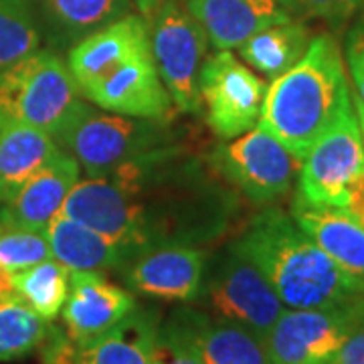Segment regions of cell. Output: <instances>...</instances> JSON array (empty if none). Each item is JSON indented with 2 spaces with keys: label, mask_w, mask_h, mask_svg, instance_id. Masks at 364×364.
Here are the masks:
<instances>
[{
  "label": "cell",
  "mask_w": 364,
  "mask_h": 364,
  "mask_svg": "<svg viewBox=\"0 0 364 364\" xmlns=\"http://www.w3.org/2000/svg\"><path fill=\"white\" fill-rule=\"evenodd\" d=\"M55 259L69 272H105L126 265L114 241L83 223L57 215L45 229Z\"/></svg>",
  "instance_id": "cell-21"
},
{
  "label": "cell",
  "mask_w": 364,
  "mask_h": 364,
  "mask_svg": "<svg viewBox=\"0 0 364 364\" xmlns=\"http://www.w3.org/2000/svg\"><path fill=\"white\" fill-rule=\"evenodd\" d=\"M186 6L217 51L239 49L255 33L294 18L277 0H186Z\"/></svg>",
  "instance_id": "cell-16"
},
{
  "label": "cell",
  "mask_w": 364,
  "mask_h": 364,
  "mask_svg": "<svg viewBox=\"0 0 364 364\" xmlns=\"http://www.w3.org/2000/svg\"><path fill=\"white\" fill-rule=\"evenodd\" d=\"M198 298L210 316L243 326L263 340L287 310L265 275L231 243L207 261Z\"/></svg>",
  "instance_id": "cell-8"
},
{
  "label": "cell",
  "mask_w": 364,
  "mask_h": 364,
  "mask_svg": "<svg viewBox=\"0 0 364 364\" xmlns=\"http://www.w3.org/2000/svg\"><path fill=\"white\" fill-rule=\"evenodd\" d=\"M352 105V87L338 43L332 35H316L304 57L273 79L261 105V130L272 134L296 158Z\"/></svg>",
  "instance_id": "cell-4"
},
{
  "label": "cell",
  "mask_w": 364,
  "mask_h": 364,
  "mask_svg": "<svg viewBox=\"0 0 364 364\" xmlns=\"http://www.w3.org/2000/svg\"><path fill=\"white\" fill-rule=\"evenodd\" d=\"M203 364H272L265 342L243 326L210 314L181 308L172 314Z\"/></svg>",
  "instance_id": "cell-17"
},
{
  "label": "cell",
  "mask_w": 364,
  "mask_h": 364,
  "mask_svg": "<svg viewBox=\"0 0 364 364\" xmlns=\"http://www.w3.org/2000/svg\"><path fill=\"white\" fill-rule=\"evenodd\" d=\"M186 138L188 134L176 128L170 117L122 116L85 105L59 136V144L87 176H100L142 154L186 144Z\"/></svg>",
  "instance_id": "cell-6"
},
{
  "label": "cell",
  "mask_w": 364,
  "mask_h": 364,
  "mask_svg": "<svg viewBox=\"0 0 364 364\" xmlns=\"http://www.w3.org/2000/svg\"><path fill=\"white\" fill-rule=\"evenodd\" d=\"M344 65L352 81V95L364 105V18L356 21L344 37Z\"/></svg>",
  "instance_id": "cell-29"
},
{
  "label": "cell",
  "mask_w": 364,
  "mask_h": 364,
  "mask_svg": "<svg viewBox=\"0 0 364 364\" xmlns=\"http://www.w3.org/2000/svg\"><path fill=\"white\" fill-rule=\"evenodd\" d=\"M41 39L31 0H0V71L39 51Z\"/></svg>",
  "instance_id": "cell-26"
},
{
  "label": "cell",
  "mask_w": 364,
  "mask_h": 364,
  "mask_svg": "<svg viewBox=\"0 0 364 364\" xmlns=\"http://www.w3.org/2000/svg\"><path fill=\"white\" fill-rule=\"evenodd\" d=\"M277 2H279V4H284L289 13H294V0H277Z\"/></svg>",
  "instance_id": "cell-35"
},
{
  "label": "cell",
  "mask_w": 364,
  "mask_h": 364,
  "mask_svg": "<svg viewBox=\"0 0 364 364\" xmlns=\"http://www.w3.org/2000/svg\"><path fill=\"white\" fill-rule=\"evenodd\" d=\"M51 326L18 296L0 299V363L39 350Z\"/></svg>",
  "instance_id": "cell-25"
},
{
  "label": "cell",
  "mask_w": 364,
  "mask_h": 364,
  "mask_svg": "<svg viewBox=\"0 0 364 364\" xmlns=\"http://www.w3.org/2000/svg\"><path fill=\"white\" fill-rule=\"evenodd\" d=\"M289 215L342 272L364 286V227L346 208L291 205Z\"/></svg>",
  "instance_id": "cell-18"
},
{
  "label": "cell",
  "mask_w": 364,
  "mask_h": 364,
  "mask_svg": "<svg viewBox=\"0 0 364 364\" xmlns=\"http://www.w3.org/2000/svg\"><path fill=\"white\" fill-rule=\"evenodd\" d=\"M67 67L81 95L105 112L172 117L174 102L158 75L144 16L126 14L75 43Z\"/></svg>",
  "instance_id": "cell-2"
},
{
  "label": "cell",
  "mask_w": 364,
  "mask_h": 364,
  "mask_svg": "<svg viewBox=\"0 0 364 364\" xmlns=\"http://www.w3.org/2000/svg\"><path fill=\"white\" fill-rule=\"evenodd\" d=\"M364 174V136L354 105L301 158L294 205L346 208L354 182Z\"/></svg>",
  "instance_id": "cell-7"
},
{
  "label": "cell",
  "mask_w": 364,
  "mask_h": 364,
  "mask_svg": "<svg viewBox=\"0 0 364 364\" xmlns=\"http://www.w3.org/2000/svg\"><path fill=\"white\" fill-rule=\"evenodd\" d=\"M69 286L71 272L55 257L14 273L16 296L47 322L61 314L69 296Z\"/></svg>",
  "instance_id": "cell-24"
},
{
  "label": "cell",
  "mask_w": 364,
  "mask_h": 364,
  "mask_svg": "<svg viewBox=\"0 0 364 364\" xmlns=\"http://www.w3.org/2000/svg\"><path fill=\"white\" fill-rule=\"evenodd\" d=\"M150 364H203L191 338L172 316L158 328Z\"/></svg>",
  "instance_id": "cell-28"
},
{
  "label": "cell",
  "mask_w": 364,
  "mask_h": 364,
  "mask_svg": "<svg viewBox=\"0 0 364 364\" xmlns=\"http://www.w3.org/2000/svg\"><path fill=\"white\" fill-rule=\"evenodd\" d=\"M59 215L105 235L130 263L150 249L215 243L237 221L239 193L181 144L79 178Z\"/></svg>",
  "instance_id": "cell-1"
},
{
  "label": "cell",
  "mask_w": 364,
  "mask_h": 364,
  "mask_svg": "<svg viewBox=\"0 0 364 364\" xmlns=\"http://www.w3.org/2000/svg\"><path fill=\"white\" fill-rule=\"evenodd\" d=\"M245 255L287 310H324L364 299V286L342 272L279 207L261 208L231 243Z\"/></svg>",
  "instance_id": "cell-3"
},
{
  "label": "cell",
  "mask_w": 364,
  "mask_h": 364,
  "mask_svg": "<svg viewBox=\"0 0 364 364\" xmlns=\"http://www.w3.org/2000/svg\"><path fill=\"white\" fill-rule=\"evenodd\" d=\"M364 320V299L324 310H286L265 348L272 364H340L344 344Z\"/></svg>",
  "instance_id": "cell-11"
},
{
  "label": "cell",
  "mask_w": 364,
  "mask_h": 364,
  "mask_svg": "<svg viewBox=\"0 0 364 364\" xmlns=\"http://www.w3.org/2000/svg\"><path fill=\"white\" fill-rule=\"evenodd\" d=\"M51 257L53 253L45 231L0 229V267L16 273Z\"/></svg>",
  "instance_id": "cell-27"
},
{
  "label": "cell",
  "mask_w": 364,
  "mask_h": 364,
  "mask_svg": "<svg viewBox=\"0 0 364 364\" xmlns=\"http://www.w3.org/2000/svg\"><path fill=\"white\" fill-rule=\"evenodd\" d=\"M310 41V28L291 18L255 33L239 47V53L247 65L257 69L265 77L275 79L298 63Z\"/></svg>",
  "instance_id": "cell-23"
},
{
  "label": "cell",
  "mask_w": 364,
  "mask_h": 364,
  "mask_svg": "<svg viewBox=\"0 0 364 364\" xmlns=\"http://www.w3.org/2000/svg\"><path fill=\"white\" fill-rule=\"evenodd\" d=\"M0 229H2V227H0Z\"/></svg>",
  "instance_id": "cell-36"
},
{
  "label": "cell",
  "mask_w": 364,
  "mask_h": 364,
  "mask_svg": "<svg viewBox=\"0 0 364 364\" xmlns=\"http://www.w3.org/2000/svg\"><path fill=\"white\" fill-rule=\"evenodd\" d=\"M364 6V0H294V13L342 25Z\"/></svg>",
  "instance_id": "cell-30"
},
{
  "label": "cell",
  "mask_w": 364,
  "mask_h": 364,
  "mask_svg": "<svg viewBox=\"0 0 364 364\" xmlns=\"http://www.w3.org/2000/svg\"><path fill=\"white\" fill-rule=\"evenodd\" d=\"M265 81L233 53L217 51L200 73V105L208 128L221 140H233L259 122Z\"/></svg>",
  "instance_id": "cell-12"
},
{
  "label": "cell",
  "mask_w": 364,
  "mask_h": 364,
  "mask_svg": "<svg viewBox=\"0 0 364 364\" xmlns=\"http://www.w3.org/2000/svg\"><path fill=\"white\" fill-rule=\"evenodd\" d=\"M207 158L237 193L255 205H269L286 196L301 164L259 126L217 146Z\"/></svg>",
  "instance_id": "cell-10"
},
{
  "label": "cell",
  "mask_w": 364,
  "mask_h": 364,
  "mask_svg": "<svg viewBox=\"0 0 364 364\" xmlns=\"http://www.w3.org/2000/svg\"><path fill=\"white\" fill-rule=\"evenodd\" d=\"M340 364H364V320L344 344Z\"/></svg>",
  "instance_id": "cell-31"
},
{
  "label": "cell",
  "mask_w": 364,
  "mask_h": 364,
  "mask_svg": "<svg viewBox=\"0 0 364 364\" xmlns=\"http://www.w3.org/2000/svg\"><path fill=\"white\" fill-rule=\"evenodd\" d=\"M41 35L53 49H71L87 35L126 16L132 0H31Z\"/></svg>",
  "instance_id": "cell-19"
},
{
  "label": "cell",
  "mask_w": 364,
  "mask_h": 364,
  "mask_svg": "<svg viewBox=\"0 0 364 364\" xmlns=\"http://www.w3.org/2000/svg\"><path fill=\"white\" fill-rule=\"evenodd\" d=\"M16 289H14V272L0 267V299L14 298Z\"/></svg>",
  "instance_id": "cell-32"
},
{
  "label": "cell",
  "mask_w": 364,
  "mask_h": 364,
  "mask_svg": "<svg viewBox=\"0 0 364 364\" xmlns=\"http://www.w3.org/2000/svg\"><path fill=\"white\" fill-rule=\"evenodd\" d=\"M208 255L195 245H166L144 251L126 263L132 294L162 301H196L203 289Z\"/></svg>",
  "instance_id": "cell-13"
},
{
  "label": "cell",
  "mask_w": 364,
  "mask_h": 364,
  "mask_svg": "<svg viewBox=\"0 0 364 364\" xmlns=\"http://www.w3.org/2000/svg\"><path fill=\"white\" fill-rule=\"evenodd\" d=\"M130 289L112 284L102 272H71V286L61 310L65 334L75 346L102 336L136 308Z\"/></svg>",
  "instance_id": "cell-14"
},
{
  "label": "cell",
  "mask_w": 364,
  "mask_h": 364,
  "mask_svg": "<svg viewBox=\"0 0 364 364\" xmlns=\"http://www.w3.org/2000/svg\"><path fill=\"white\" fill-rule=\"evenodd\" d=\"M77 160L59 152L51 162L18 188L0 210V227L45 231L47 225L61 213L67 196L79 182Z\"/></svg>",
  "instance_id": "cell-15"
},
{
  "label": "cell",
  "mask_w": 364,
  "mask_h": 364,
  "mask_svg": "<svg viewBox=\"0 0 364 364\" xmlns=\"http://www.w3.org/2000/svg\"><path fill=\"white\" fill-rule=\"evenodd\" d=\"M59 152L55 138L47 132L28 126L0 128V200H11Z\"/></svg>",
  "instance_id": "cell-22"
},
{
  "label": "cell",
  "mask_w": 364,
  "mask_h": 364,
  "mask_svg": "<svg viewBox=\"0 0 364 364\" xmlns=\"http://www.w3.org/2000/svg\"><path fill=\"white\" fill-rule=\"evenodd\" d=\"M158 328V314L136 306L102 336L77 346L73 364H150Z\"/></svg>",
  "instance_id": "cell-20"
},
{
  "label": "cell",
  "mask_w": 364,
  "mask_h": 364,
  "mask_svg": "<svg viewBox=\"0 0 364 364\" xmlns=\"http://www.w3.org/2000/svg\"><path fill=\"white\" fill-rule=\"evenodd\" d=\"M136 2V6H138V11L144 14V16H150V14L156 11L158 6L164 2V0H134Z\"/></svg>",
  "instance_id": "cell-33"
},
{
  "label": "cell",
  "mask_w": 364,
  "mask_h": 364,
  "mask_svg": "<svg viewBox=\"0 0 364 364\" xmlns=\"http://www.w3.org/2000/svg\"><path fill=\"white\" fill-rule=\"evenodd\" d=\"M150 41L158 75L174 107L184 114L200 109V73L208 37L182 0H164L150 14Z\"/></svg>",
  "instance_id": "cell-9"
},
{
  "label": "cell",
  "mask_w": 364,
  "mask_h": 364,
  "mask_svg": "<svg viewBox=\"0 0 364 364\" xmlns=\"http://www.w3.org/2000/svg\"><path fill=\"white\" fill-rule=\"evenodd\" d=\"M352 105H354V112H356V116H358V124H360V130H363L364 136V105L352 95Z\"/></svg>",
  "instance_id": "cell-34"
},
{
  "label": "cell",
  "mask_w": 364,
  "mask_h": 364,
  "mask_svg": "<svg viewBox=\"0 0 364 364\" xmlns=\"http://www.w3.org/2000/svg\"><path fill=\"white\" fill-rule=\"evenodd\" d=\"M85 105L69 67L55 51H35L0 71V128L28 126L59 140Z\"/></svg>",
  "instance_id": "cell-5"
}]
</instances>
